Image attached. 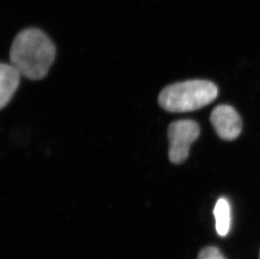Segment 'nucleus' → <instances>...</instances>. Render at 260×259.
<instances>
[{
  "label": "nucleus",
  "mask_w": 260,
  "mask_h": 259,
  "mask_svg": "<svg viewBox=\"0 0 260 259\" xmlns=\"http://www.w3.org/2000/svg\"><path fill=\"white\" fill-rule=\"evenodd\" d=\"M197 259H226L220 250L215 247H208L201 251Z\"/></svg>",
  "instance_id": "nucleus-7"
},
{
  "label": "nucleus",
  "mask_w": 260,
  "mask_h": 259,
  "mask_svg": "<svg viewBox=\"0 0 260 259\" xmlns=\"http://www.w3.org/2000/svg\"><path fill=\"white\" fill-rule=\"evenodd\" d=\"M19 70L12 64L2 62L0 65V107L4 108L10 103L15 91L20 85V77Z\"/></svg>",
  "instance_id": "nucleus-5"
},
{
  "label": "nucleus",
  "mask_w": 260,
  "mask_h": 259,
  "mask_svg": "<svg viewBox=\"0 0 260 259\" xmlns=\"http://www.w3.org/2000/svg\"><path fill=\"white\" fill-rule=\"evenodd\" d=\"M217 94V87L210 81H184L164 88L158 96V103L169 112H189L211 104Z\"/></svg>",
  "instance_id": "nucleus-2"
},
{
  "label": "nucleus",
  "mask_w": 260,
  "mask_h": 259,
  "mask_svg": "<svg viewBox=\"0 0 260 259\" xmlns=\"http://www.w3.org/2000/svg\"><path fill=\"white\" fill-rule=\"evenodd\" d=\"M211 125L221 139L233 141L240 135L242 120L240 115L230 105H218L211 114Z\"/></svg>",
  "instance_id": "nucleus-4"
},
{
  "label": "nucleus",
  "mask_w": 260,
  "mask_h": 259,
  "mask_svg": "<svg viewBox=\"0 0 260 259\" xmlns=\"http://www.w3.org/2000/svg\"><path fill=\"white\" fill-rule=\"evenodd\" d=\"M201 133L197 122L191 120H180L171 123L168 129L170 141L169 157L174 164H183L189 156V148Z\"/></svg>",
  "instance_id": "nucleus-3"
},
{
  "label": "nucleus",
  "mask_w": 260,
  "mask_h": 259,
  "mask_svg": "<svg viewBox=\"0 0 260 259\" xmlns=\"http://www.w3.org/2000/svg\"><path fill=\"white\" fill-rule=\"evenodd\" d=\"M55 57L54 43L38 28L20 30L10 47V63L30 80H41L47 76Z\"/></svg>",
  "instance_id": "nucleus-1"
},
{
  "label": "nucleus",
  "mask_w": 260,
  "mask_h": 259,
  "mask_svg": "<svg viewBox=\"0 0 260 259\" xmlns=\"http://www.w3.org/2000/svg\"><path fill=\"white\" fill-rule=\"evenodd\" d=\"M259 259H260V253H259Z\"/></svg>",
  "instance_id": "nucleus-8"
},
{
  "label": "nucleus",
  "mask_w": 260,
  "mask_h": 259,
  "mask_svg": "<svg viewBox=\"0 0 260 259\" xmlns=\"http://www.w3.org/2000/svg\"><path fill=\"white\" fill-rule=\"evenodd\" d=\"M216 230L221 237H226L231 228V207L226 199H219L214 208Z\"/></svg>",
  "instance_id": "nucleus-6"
}]
</instances>
